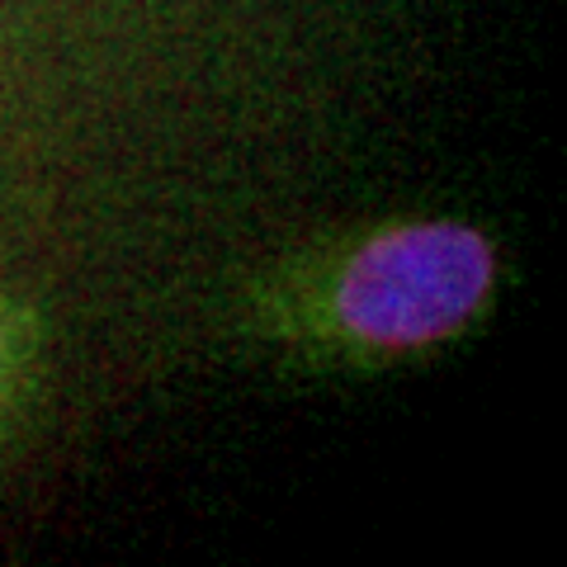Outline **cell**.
Wrapping results in <instances>:
<instances>
[{"label": "cell", "mask_w": 567, "mask_h": 567, "mask_svg": "<svg viewBox=\"0 0 567 567\" xmlns=\"http://www.w3.org/2000/svg\"><path fill=\"white\" fill-rule=\"evenodd\" d=\"M492 279L496 251L477 227H388L336 275V322L374 350L435 346L483 312Z\"/></svg>", "instance_id": "cell-1"}]
</instances>
